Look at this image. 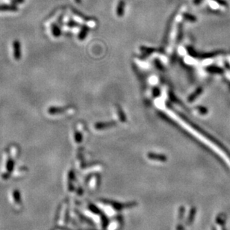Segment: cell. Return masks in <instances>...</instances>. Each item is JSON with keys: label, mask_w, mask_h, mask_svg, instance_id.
I'll list each match as a JSON object with an SVG mask.
<instances>
[{"label": "cell", "mask_w": 230, "mask_h": 230, "mask_svg": "<svg viewBox=\"0 0 230 230\" xmlns=\"http://www.w3.org/2000/svg\"><path fill=\"white\" fill-rule=\"evenodd\" d=\"M13 52H14V57L17 61L21 59L22 58V49L21 43L19 40H16L13 42Z\"/></svg>", "instance_id": "cell-1"}, {"label": "cell", "mask_w": 230, "mask_h": 230, "mask_svg": "<svg viewBox=\"0 0 230 230\" xmlns=\"http://www.w3.org/2000/svg\"><path fill=\"white\" fill-rule=\"evenodd\" d=\"M18 8L15 5H0V11H17Z\"/></svg>", "instance_id": "cell-2"}, {"label": "cell", "mask_w": 230, "mask_h": 230, "mask_svg": "<svg viewBox=\"0 0 230 230\" xmlns=\"http://www.w3.org/2000/svg\"><path fill=\"white\" fill-rule=\"evenodd\" d=\"M66 110L65 108H61V107H50L48 109V113L52 115L60 114L61 112H64Z\"/></svg>", "instance_id": "cell-3"}, {"label": "cell", "mask_w": 230, "mask_h": 230, "mask_svg": "<svg viewBox=\"0 0 230 230\" xmlns=\"http://www.w3.org/2000/svg\"><path fill=\"white\" fill-rule=\"evenodd\" d=\"M51 29H52V35H53V36L55 37H58L61 35V29H60L59 26H58V24L53 23V24L52 25Z\"/></svg>", "instance_id": "cell-4"}, {"label": "cell", "mask_w": 230, "mask_h": 230, "mask_svg": "<svg viewBox=\"0 0 230 230\" xmlns=\"http://www.w3.org/2000/svg\"><path fill=\"white\" fill-rule=\"evenodd\" d=\"M123 8H124V2L123 1V0H121V2H120L119 5H118V12L119 15L123 14Z\"/></svg>", "instance_id": "cell-5"}, {"label": "cell", "mask_w": 230, "mask_h": 230, "mask_svg": "<svg viewBox=\"0 0 230 230\" xmlns=\"http://www.w3.org/2000/svg\"><path fill=\"white\" fill-rule=\"evenodd\" d=\"M25 2V0H11V4L12 5H17L19 4H22Z\"/></svg>", "instance_id": "cell-6"}, {"label": "cell", "mask_w": 230, "mask_h": 230, "mask_svg": "<svg viewBox=\"0 0 230 230\" xmlns=\"http://www.w3.org/2000/svg\"><path fill=\"white\" fill-rule=\"evenodd\" d=\"M76 23H75V22L72 21V20H70V22H69L68 23H67V26H70V27H73V26H76Z\"/></svg>", "instance_id": "cell-7"}, {"label": "cell", "mask_w": 230, "mask_h": 230, "mask_svg": "<svg viewBox=\"0 0 230 230\" xmlns=\"http://www.w3.org/2000/svg\"><path fill=\"white\" fill-rule=\"evenodd\" d=\"M202 1H203V0H194V2L196 5H197V4H200Z\"/></svg>", "instance_id": "cell-8"}, {"label": "cell", "mask_w": 230, "mask_h": 230, "mask_svg": "<svg viewBox=\"0 0 230 230\" xmlns=\"http://www.w3.org/2000/svg\"><path fill=\"white\" fill-rule=\"evenodd\" d=\"M76 2H77V3H81L82 0H76Z\"/></svg>", "instance_id": "cell-9"}]
</instances>
